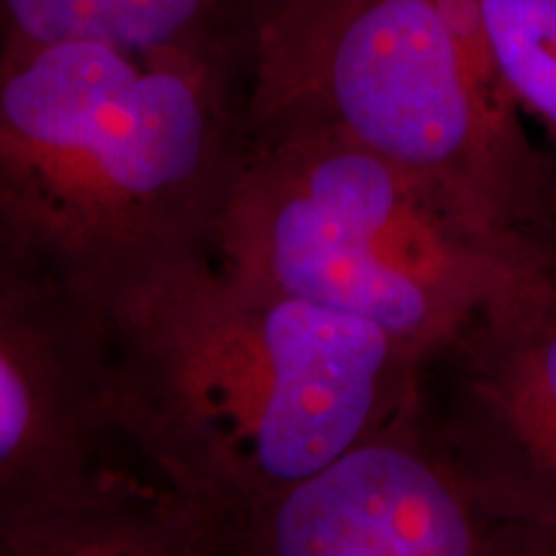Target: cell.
<instances>
[{"label":"cell","instance_id":"cell-1","mask_svg":"<svg viewBox=\"0 0 556 556\" xmlns=\"http://www.w3.org/2000/svg\"><path fill=\"white\" fill-rule=\"evenodd\" d=\"M114 420L204 533L323 469L420 392L422 358L366 319L270 294L212 255L106 309Z\"/></svg>","mask_w":556,"mask_h":556},{"label":"cell","instance_id":"cell-10","mask_svg":"<svg viewBox=\"0 0 556 556\" xmlns=\"http://www.w3.org/2000/svg\"><path fill=\"white\" fill-rule=\"evenodd\" d=\"M533 255H536L539 268L544 270V276L556 287V222L541 229L536 238L531 240Z\"/></svg>","mask_w":556,"mask_h":556},{"label":"cell","instance_id":"cell-7","mask_svg":"<svg viewBox=\"0 0 556 556\" xmlns=\"http://www.w3.org/2000/svg\"><path fill=\"white\" fill-rule=\"evenodd\" d=\"M435 433L484 503L556 546V287L533 268L422 361Z\"/></svg>","mask_w":556,"mask_h":556},{"label":"cell","instance_id":"cell-5","mask_svg":"<svg viewBox=\"0 0 556 556\" xmlns=\"http://www.w3.org/2000/svg\"><path fill=\"white\" fill-rule=\"evenodd\" d=\"M109 317L0 208V556L160 486L114 464Z\"/></svg>","mask_w":556,"mask_h":556},{"label":"cell","instance_id":"cell-9","mask_svg":"<svg viewBox=\"0 0 556 556\" xmlns=\"http://www.w3.org/2000/svg\"><path fill=\"white\" fill-rule=\"evenodd\" d=\"M479 13L500 83L556 155V0H479Z\"/></svg>","mask_w":556,"mask_h":556},{"label":"cell","instance_id":"cell-4","mask_svg":"<svg viewBox=\"0 0 556 556\" xmlns=\"http://www.w3.org/2000/svg\"><path fill=\"white\" fill-rule=\"evenodd\" d=\"M212 258L250 287L366 319L422 361L539 268L426 178L309 124L248 135Z\"/></svg>","mask_w":556,"mask_h":556},{"label":"cell","instance_id":"cell-2","mask_svg":"<svg viewBox=\"0 0 556 556\" xmlns=\"http://www.w3.org/2000/svg\"><path fill=\"white\" fill-rule=\"evenodd\" d=\"M245 150L242 62L101 41L0 52V208L103 312L212 255Z\"/></svg>","mask_w":556,"mask_h":556},{"label":"cell","instance_id":"cell-8","mask_svg":"<svg viewBox=\"0 0 556 556\" xmlns=\"http://www.w3.org/2000/svg\"><path fill=\"white\" fill-rule=\"evenodd\" d=\"M261 0H0V52L101 41L248 62Z\"/></svg>","mask_w":556,"mask_h":556},{"label":"cell","instance_id":"cell-6","mask_svg":"<svg viewBox=\"0 0 556 556\" xmlns=\"http://www.w3.org/2000/svg\"><path fill=\"white\" fill-rule=\"evenodd\" d=\"M208 554L556 556V546L484 503L417 392L323 469L214 520Z\"/></svg>","mask_w":556,"mask_h":556},{"label":"cell","instance_id":"cell-3","mask_svg":"<svg viewBox=\"0 0 556 556\" xmlns=\"http://www.w3.org/2000/svg\"><path fill=\"white\" fill-rule=\"evenodd\" d=\"M328 127L433 184L497 238L556 222V155L492 62L479 0H261L248 135Z\"/></svg>","mask_w":556,"mask_h":556}]
</instances>
